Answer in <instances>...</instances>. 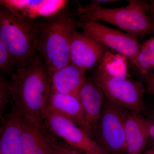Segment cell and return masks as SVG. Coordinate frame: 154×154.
<instances>
[{
  "instance_id": "1",
  "label": "cell",
  "mask_w": 154,
  "mask_h": 154,
  "mask_svg": "<svg viewBox=\"0 0 154 154\" xmlns=\"http://www.w3.org/2000/svg\"><path fill=\"white\" fill-rule=\"evenodd\" d=\"M9 85L11 111L32 123L44 124L45 109L51 87L49 72L40 55L29 66L15 69Z\"/></svg>"
},
{
  "instance_id": "2",
  "label": "cell",
  "mask_w": 154,
  "mask_h": 154,
  "mask_svg": "<svg viewBox=\"0 0 154 154\" xmlns=\"http://www.w3.org/2000/svg\"><path fill=\"white\" fill-rule=\"evenodd\" d=\"M76 20L69 10L38 21L37 50L49 74L68 65Z\"/></svg>"
},
{
  "instance_id": "3",
  "label": "cell",
  "mask_w": 154,
  "mask_h": 154,
  "mask_svg": "<svg viewBox=\"0 0 154 154\" xmlns=\"http://www.w3.org/2000/svg\"><path fill=\"white\" fill-rule=\"evenodd\" d=\"M38 36V21L1 4L0 40L13 55L15 69L29 66L37 57Z\"/></svg>"
},
{
  "instance_id": "4",
  "label": "cell",
  "mask_w": 154,
  "mask_h": 154,
  "mask_svg": "<svg viewBox=\"0 0 154 154\" xmlns=\"http://www.w3.org/2000/svg\"><path fill=\"white\" fill-rule=\"evenodd\" d=\"M126 7L107 8L92 1L88 5L79 4L77 13L79 18L107 22L137 38L153 35L154 23L147 14L149 3L129 1Z\"/></svg>"
},
{
  "instance_id": "5",
  "label": "cell",
  "mask_w": 154,
  "mask_h": 154,
  "mask_svg": "<svg viewBox=\"0 0 154 154\" xmlns=\"http://www.w3.org/2000/svg\"><path fill=\"white\" fill-rule=\"evenodd\" d=\"M90 77L111 103L130 111L146 113L145 91L140 81L113 75L101 64L94 69Z\"/></svg>"
},
{
  "instance_id": "6",
  "label": "cell",
  "mask_w": 154,
  "mask_h": 154,
  "mask_svg": "<svg viewBox=\"0 0 154 154\" xmlns=\"http://www.w3.org/2000/svg\"><path fill=\"white\" fill-rule=\"evenodd\" d=\"M129 111L105 98L99 122L92 137L107 154H127L125 122Z\"/></svg>"
},
{
  "instance_id": "7",
  "label": "cell",
  "mask_w": 154,
  "mask_h": 154,
  "mask_svg": "<svg viewBox=\"0 0 154 154\" xmlns=\"http://www.w3.org/2000/svg\"><path fill=\"white\" fill-rule=\"evenodd\" d=\"M76 28L107 48L127 58L134 65L140 46L134 36L103 25L99 22L79 18Z\"/></svg>"
},
{
  "instance_id": "8",
  "label": "cell",
  "mask_w": 154,
  "mask_h": 154,
  "mask_svg": "<svg viewBox=\"0 0 154 154\" xmlns=\"http://www.w3.org/2000/svg\"><path fill=\"white\" fill-rule=\"evenodd\" d=\"M45 123L53 134L85 154H107L87 131L62 116L45 111Z\"/></svg>"
},
{
  "instance_id": "9",
  "label": "cell",
  "mask_w": 154,
  "mask_h": 154,
  "mask_svg": "<svg viewBox=\"0 0 154 154\" xmlns=\"http://www.w3.org/2000/svg\"><path fill=\"white\" fill-rule=\"evenodd\" d=\"M108 51V48L75 29L70 47V63L86 73L103 62Z\"/></svg>"
},
{
  "instance_id": "10",
  "label": "cell",
  "mask_w": 154,
  "mask_h": 154,
  "mask_svg": "<svg viewBox=\"0 0 154 154\" xmlns=\"http://www.w3.org/2000/svg\"><path fill=\"white\" fill-rule=\"evenodd\" d=\"M45 111L68 119L91 136L90 128L77 94H63L51 90Z\"/></svg>"
},
{
  "instance_id": "11",
  "label": "cell",
  "mask_w": 154,
  "mask_h": 154,
  "mask_svg": "<svg viewBox=\"0 0 154 154\" xmlns=\"http://www.w3.org/2000/svg\"><path fill=\"white\" fill-rule=\"evenodd\" d=\"M77 95L82 107L92 137L102 113L105 95L94 80L87 76Z\"/></svg>"
},
{
  "instance_id": "12",
  "label": "cell",
  "mask_w": 154,
  "mask_h": 154,
  "mask_svg": "<svg viewBox=\"0 0 154 154\" xmlns=\"http://www.w3.org/2000/svg\"><path fill=\"white\" fill-rule=\"evenodd\" d=\"M11 111L19 122L24 154H55L48 137V129L45 123L34 124Z\"/></svg>"
},
{
  "instance_id": "13",
  "label": "cell",
  "mask_w": 154,
  "mask_h": 154,
  "mask_svg": "<svg viewBox=\"0 0 154 154\" xmlns=\"http://www.w3.org/2000/svg\"><path fill=\"white\" fill-rule=\"evenodd\" d=\"M127 154H141L148 142V121L142 113L129 111L125 122Z\"/></svg>"
},
{
  "instance_id": "14",
  "label": "cell",
  "mask_w": 154,
  "mask_h": 154,
  "mask_svg": "<svg viewBox=\"0 0 154 154\" xmlns=\"http://www.w3.org/2000/svg\"><path fill=\"white\" fill-rule=\"evenodd\" d=\"M85 74L70 63L49 74L51 90L63 94H77L85 79Z\"/></svg>"
},
{
  "instance_id": "15",
  "label": "cell",
  "mask_w": 154,
  "mask_h": 154,
  "mask_svg": "<svg viewBox=\"0 0 154 154\" xmlns=\"http://www.w3.org/2000/svg\"><path fill=\"white\" fill-rule=\"evenodd\" d=\"M0 129V152L2 154H24L21 130L17 117L11 111L2 120Z\"/></svg>"
},
{
  "instance_id": "16",
  "label": "cell",
  "mask_w": 154,
  "mask_h": 154,
  "mask_svg": "<svg viewBox=\"0 0 154 154\" xmlns=\"http://www.w3.org/2000/svg\"><path fill=\"white\" fill-rule=\"evenodd\" d=\"M151 55L148 48L144 43L140 46L134 65L143 77L151 73Z\"/></svg>"
},
{
  "instance_id": "17",
  "label": "cell",
  "mask_w": 154,
  "mask_h": 154,
  "mask_svg": "<svg viewBox=\"0 0 154 154\" xmlns=\"http://www.w3.org/2000/svg\"><path fill=\"white\" fill-rule=\"evenodd\" d=\"M48 137L55 154H85L69 146L56 137L49 130Z\"/></svg>"
},
{
  "instance_id": "18",
  "label": "cell",
  "mask_w": 154,
  "mask_h": 154,
  "mask_svg": "<svg viewBox=\"0 0 154 154\" xmlns=\"http://www.w3.org/2000/svg\"><path fill=\"white\" fill-rule=\"evenodd\" d=\"M11 102V96L9 81L5 77H0V118L4 117V114L8 105Z\"/></svg>"
},
{
  "instance_id": "19",
  "label": "cell",
  "mask_w": 154,
  "mask_h": 154,
  "mask_svg": "<svg viewBox=\"0 0 154 154\" xmlns=\"http://www.w3.org/2000/svg\"><path fill=\"white\" fill-rule=\"evenodd\" d=\"M14 67L15 63L13 55L0 40V71L2 73L10 71Z\"/></svg>"
},
{
  "instance_id": "20",
  "label": "cell",
  "mask_w": 154,
  "mask_h": 154,
  "mask_svg": "<svg viewBox=\"0 0 154 154\" xmlns=\"http://www.w3.org/2000/svg\"><path fill=\"white\" fill-rule=\"evenodd\" d=\"M149 127V135L148 145L149 147L154 148V106L147 113L146 117Z\"/></svg>"
},
{
  "instance_id": "21",
  "label": "cell",
  "mask_w": 154,
  "mask_h": 154,
  "mask_svg": "<svg viewBox=\"0 0 154 154\" xmlns=\"http://www.w3.org/2000/svg\"><path fill=\"white\" fill-rule=\"evenodd\" d=\"M143 78L149 93L154 96V73H150Z\"/></svg>"
},
{
  "instance_id": "22",
  "label": "cell",
  "mask_w": 154,
  "mask_h": 154,
  "mask_svg": "<svg viewBox=\"0 0 154 154\" xmlns=\"http://www.w3.org/2000/svg\"><path fill=\"white\" fill-rule=\"evenodd\" d=\"M144 43L148 48L151 55L152 72L154 73V34Z\"/></svg>"
},
{
  "instance_id": "23",
  "label": "cell",
  "mask_w": 154,
  "mask_h": 154,
  "mask_svg": "<svg viewBox=\"0 0 154 154\" xmlns=\"http://www.w3.org/2000/svg\"><path fill=\"white\" fill-rule=\"evenodd\" d=\"M147 14L154 23V0L150 1L148 11L147 12Z\"/></svg>"
},
{
  "instance_id": "24",
  "label": "cell",
  "mask_w": 154,
  "mask_h": 154,
  "mask_svg": "<svg viewBox=\"0 0 154 154\" xmlns=\"http://www.w3.org/2000/svg\"><path fill=\"white\" fill-rule=\"evenodd\" d=\"M119 1H120L119 0H97V1H92V2L98 5H102V4L115 3Z\"/></svg>"
},
{
  "instance_id": "25",
  "label": "cell",
  "mask_w": 154,
  "mask_h": 154,
  "mask_svg": "<svg viewBox=\"0 0 154 154\" xmlns=\"http://www.w3.org/2000/svg\"><path fill=\"white\" fill-rule=\"evenodd\" d=\"M141 154H154V148H150Z\"/></svg>"
},
{
  "instance_id": "26",
  "label": "cell",
  "mask_w": 154,
  "mask_h": 154,
  "mask_svg": "<svg viewBox=\"0 0 154 154\" xmlns=\"http://www.w3.org/2000/svg\"><path fill=\"white\" fill-rule=\"evenodd\" d=\"M0 154H2V153L0 152Z\"/></svg>"
}]
</instances>
